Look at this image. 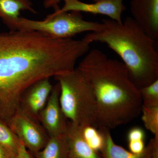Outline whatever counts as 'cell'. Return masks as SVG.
Wrapping results in <instances>:
<instances>
[{
    "label": "cell",
    "mask_w": 158,
    "mask_h": 158,
    "mask_svg": "<svg viewBox=\"0 0 158 158\" xmlns=\"http://www.w3.org/2000/svg\"><path fill=\"white\" fill-rule=\"evenodd\" d=\"M90 44L37 31L0 33V120L9 126L23 94L34 83L75 69Z\"/></svg>",
    "instance_id": "6da1fadb"
},
{
    "label": "cell",
    "mask_w": 158,
    "mask_h": 158,
    "mask_svg": "<svg viewBox=\"0 0 158 158\" xmlns=\"http://www.w3.org/2000/svg\"><path fill=\"white\" fill-rule=\"evenodd\" d=\"M77 68L93 90L97 128H114L129 123L141 114L142 104L139 89L123 62L94 49L88 51Z\"/></svg>",
    "instance_id": "7a4b0ae2"
},
{
    "label": "cell",
    "mask_w": 158,
    "mask_h": 158,
    "mask_svg": "<svg viewBox=\"0 0 158 158\" xmlns=\"http://www.w3.org/2000/svg\"><path fill=\"white\" fill-rule=\"evenodd\" d=\"M102 23V30L88 33L82 39L90 44H105L115 52L138 89L158 80L156 40L148 36L131 17L121 23L103 19Z\"/></svg>",
    "instance_id": "3957f363"
},
{
    "label": "cell",
    "mask_w": 158,
    "mask_h": 158,
    "mask_svg": "<svg viewBox=\"0 0 158 158\" xmlns=\"http://www.w3.org/2000/svg\"><path fill=\"white\" fill-rule=\"evenodd\" d=\"M60 86L59 103L65 117L79 126L97 127V106L90 85L76 68L54 77Z\"/></svg>",
    "instance_id": "277c9868"
},
{
    "label": "cell",
    "mask_w": 158,
    "mask_h": 158,
    "mask_svg": "<svg viewBox=\"0 0 158 158\" xmlns=\"http://www.w3.org/2000/svg\"><path fill=\"white\" fill-rule=\"evenodd\" d=\"M102 23L84 19L81 12L55 11L43 20L19 17L15 24L14 31H37L61 39L71 38L85 32H96L102 28Z\"/></svg>",
    "instance_id": "5b68a950"
},
{
    "label": "cell",
    "mask_w": 158,
    "mask_h": 158,
    "mask_svg": "<svg viewBox=\"0 0 158 158\" xmlns=\"http://www.w3.org/2000/svg\"><path fill=\"white\" fill-rule=\"evenodd\" d=\"M9 126L26 148L34 154L41 150L49 139L39 121L19 110L11 118Z\"/></svg>",
    "instance_id": "8992f818"
},
{
    "label": "cell",
    "mask_w": 158,
    "mask_h": 158,
    "mask_svg": "<svg viewBox=\"0 0 158 158\" xmlns=\"http://www.w3.org/2000/svg\"><path fill=\"white\" fill-rule=\"evenodd\" d=\"M59 83L52 90L45 107L39 113L38 120L49 137L64 135L68 127L67 118L62 112L59 103Z\"/></svg>",
    "instance_id": "52a82bcc"
},
{
    "label": "cell",
    "mask_w": 158,
    "mask_h": 158,
    "mask_svg": "<svg viewBox=\"0 0 158 158\" xmlns=\"http://www.w3.org/2000/svg\"><path fill=\"white\" fill-rule=\"evenodd\" d=\"M64 5L58 12L76 11L90 14L102 15L107 16L110 19L121 23L122 15L126 7L123 0H100L92 3L83 2L79 0H63Z\"/></svg>",
    "instance_id": "ba28073f"
},
{
    "label": "cell",
    "mask_w": 158,
    "mask_h": 158,
    "mask_svg": "<svg viewBox=\"0 0 158 158\" xmlns=\"http://www.w3.org/2000/svg\"><path fill=\"white\" fill-rule=\"evenodd\" d=\"M53 87L49 78L43 79L34 83L23 94L19 110L39 121V113L45 107Z\"/></svg>",
    "instance_id": "9c48e42d"
},
{
    "label": "cell",
    "mask_w": 158,
    "mask_h": 158,
    "mask_svg": "<svg viewBox=\"0 0 158 158\" xmlns=\"http://www.w3.org/2000/svg\"><path fill=\"white\" fill-rule=\"evenodd\" d=\"M132 18L144 32L158 39V0H131Z\"/></svg>",
    "instance_id": "30bf717a"
},
{
    "label": "cell",
    "mask_w": 158,
    "mask_h": 158,
    "mask_svg": "<svg viewBox=\"0 0 158 158\" xmlns=\"http://www.w3.org/2000/svg\"><path fill=\"white\" fill-rule=\"evenodd\" d=\"M104 136V145L101 150L103 158H158V137L154 136L144 151L135 154L128 151L114 142L110 130L100 128Z\"/></svg>",
    "instance_id": "8fae6325"
},
{
    "label": "cell",
    "mask_w": 158,
    "mask_h": 158,
    "mask_svg": "<svg viewBox=\"0 0 158 158\" xmlns=\"http://www.w3.org/2000/svg\"><path fill=\"white\" fill-rule=\"evenodd\" d=\"M65 135L69 158H103L85 141L82 135L81 126L69 121Z\"/></svg>",
    "instance_id": "7c38bea8"
},
{
    "label": "cell",
    "mask_w": 158,
    "mask_h": 158,
    "mask_svg": "<svg viewBox=\"0 0 158 158\" xmlns=\"http://www.w3.org/2000/svg\"><path fill=\"white\" fill-rule=\"evenodd\" d=\"M25 11L37 13L31 0H0V18L10 31H14L21 11Z\"/></svg>",
    "instance_id": "4fadbf2b"
},
{
    "label": "cell",
    "mask_w": 158,
    "mask_h": 158,
    "mask_svg": "<svg viewBox=\"0 0 158 158\" xmlns=\"http://www.w3.org/2000/svg\"><path fill=\"white\" fill-rule=\"evenodd\" d=\"M34 155L36 158H69L65 134L50 137L44 147Z\"/></svg>",
    "instance_id": "5bb4252c"
},
{
    "label": "cell",
    "mask_w": 158,
    "mask_h": 158,
    "mask_svg": "<svg viewBox=\"0 0 158 158\" xmlns=\"http://www.w3.org/2000/svg\"><path fill=\"white\" fill-rule=\"evenodd\" d=\"M97 128L93 126H81L82 135L92 149L101 151L104 145V136L102 131Z\"/></svg>",
    "instance_id": "9a60e30c"
},
{
    "label": "cell",
    "mask_w": 158,
    "mask_h": 158,
    "mask_svg": "<svg viewBox=\"0 0 158 158\" xmlns=\"http://www.w3.org/2000/svg\"><path fill=\"white\" fill-rule=\"evenodd\" d=\"M20 141L8 125L0 120V144L17 154Z\"/></svg>",
    "instance_id": "2e32d148"
},
{
    "label": "cell",
    "mask_w": 158,
    "mask_h": 158,
    "mask_svg": "<svg viewBox=\"0 0 158 158\" xmlns=\"http://www.w3.org/2000/svg\"><path fill=\"white\" fill-rule=\"evenodd\" d=\"M141 113L144 127L154 136H158V106H142Z\"/></svg>",
    "instance_id": "e0dca14e"
},
{
    "label": "cell",
    "mask_w": 158,
    "mask_h": 158,
    "mask_svg": "<svg viewBox=\"0 0 158 158\" xmlns=\"http://www.w3.org/2000/svg\"><path fill=\"white\" fill-rule=\"evenodd\" d=\"M142 106H158V80L139 89Z\"/></svg>",
    "instance_id": "ac0fdd59"
},
{
    "label": "cell",
    "mask_w": 158,
    "mask_h": 158,
    "mask_svg": "<svg viewBox=\"0 0 158 158\" xmlns=\"http://www.w3.org/2000/svg\"><path fill=\"white\" fill-rule=\"evenodd\" d=\"M145 137L144 130L139 127H133L130 130L127 134L128 141H144Z\"/></svg>",
    "instance_id": "d6986e66"
},
{
    "label": "cell",
    "mask_w": 158,
    "mask_h": 158,
    "mask_svg": "<svg viewBox=\"0 0 158 158\" xmlns=\"http://www.w3.org/2000/svg\"><path fill=\"white\" fill-rule=\"evenodd\" d=\"M129 148L130 152L135 154H139L145 149L144 141H129Z\"/></svg>",
    "instance_id": "ffe728a7"
},
{
    "label": "cell",
    "mask_w": 158,
    "mask_h": 158,
    "mask_svg": "<svg viewBox=\"0 0 158 158\" xmlns=\"http://www.w3.org/2000/svg\"><path fill=\"white\" fill-rule=\"evenodd\" d=\"M17 154L0 144V158H16Z\"/></svg>",
    "instance_id": "44dd1931"
},
{
    "label": "cell",
    "mask_w": 158,
    "mask_h": 158,
    "mask_svg": "<svg viewBox=\"0 0 158 158\" xmlns=\"http://www.w3.org/2000/svg\"><path fill=\"white\" fill-rule=\"evenodd\" d=\"M16 158H34L21 141L18 150Z\"/></svg>",
    "instance_id": "7402d4cb"
},
{
    "label": "cell",
    "mask_w": 158,
    "mask_h": 158,
    "mask_svg": "<svg viewBox=\"0 0 158 158\" xmlns=\"http://www.w3.org/2000/svg\"><path fill=\"white\" fill-rule=\"evenodd\" d=\"M62 0H44L43 2L44 7L45 9L53 8L55 11L60 9L59 4Z\"/></svg>",
    "instance_id": "603a6c76"
},
{
    "label": "cell",
    "mask_w": 158,
    "mask_h": 158,
    "mask_svg": "<svg viewBox=\"0 0 158 158\" xmlns=\"http://www.w3.org/2000/svg\"><path fill=\"white\" fill-rule=\"evenodd\" d=\"M93 2H97V1H100V0H92Z\"/></svg>",
    "instance_id": "cb8c5ba5"
},
{
    "label": "cell",
    "mask_w": 158,
    "mask_h": 158,
    "mask_svg": "<svg viewBox=\"0 0 158 158\" xmlns=\"http://www.w3.org/2000/svg\"></svg>",
    "instance_id": "d4e9b609"
}]
</instances>
